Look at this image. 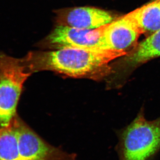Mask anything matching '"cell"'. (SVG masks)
Returning a JSON list of instances; mask_svg holds the SVG:
<instances>
[{"mask_svg": "<svg viewBox=\"0 0 160 160\" xmlns=\"http://www.w3.org/2000/svg\"><path fill=\"white\" fill-rule=\"evenodd\" d=\"M127 52L111 49L62 48L29 52L23 59L34 72L51 71L65 77L96 82L105 80L112 72V61Z\"/></svg>", "mask_w": 160, "mask_h": 160, "instance_id": "cell-1", "label": "cell"}, {"mask_svg": "<svg viewBox=\"0 0 160 160\" xmlns=\"http://www.w3.org/2000/svg\"><path fill=\"white\" fill-rule=\"evenodd\" d=\"M119 160H151L160 149V117L149 120L144 108L119 132Z\"/></svg>", "mask_w": 160, "mask_h": 160, "instance_id": "cell-2", "label": "cell"}, {"mask_svg": "<svg viewBox=\"0 0 160 160\" xmlns=\"http://www.w3.org/2000/svg\"><path fill=\"white\" fill-rule=\"evenodd\" d=\"M32 74L23 58L0 54V127L9 125L17 115L24 86Z\"/></svg>", "mask_w": 160, "mask_h": 160, "instance_id": "cell-3", "label": "cell"}, {"mask_svg": "<svg viewBox=\"0 0 160 160\" xmlns=\"http://www.w3.org/2000/svg\"><path fill=\"white\" fill-rule=\"evenodd\" d=\"M160 57V29L135 46L119 62L112 64V72L106 79V88L116 90L122 88L136 68Z\"/></svg>", "mask_w": 160, "mask_h": 160, "instance_id": "cell-4", "label": "cell"}, {"mask_svg": "<svg viewBox=\"0 0 160 160\" xmlns=\"http://www.w3.org/2000/svg\"><path fill=\"white\" fill-rule=\"evenodd\" d=\"M14 120L19 150L23 160H77L76 153L68 152L46 142L18 114Z\"/></svg>", "mask_w": 160, "mask_h": 160, "instance_id": "cell-5", "label": "cell"}, {"mask_svg": "<svg viewBox=\"0 0 160 160\" xmlns=\"http://www.w3.org/2000/svg\"><path fill=\"white\" fill-rule=\"evenodd\" d=\"M106 25L97 29H83L57 24L40 46L53 50L62 48L106 49L104 42Z\"/></svg>", "mask_w": 160, "mask_h": 160, "instance_id": "cell-6", "label": "cell"}, {"mask_svg": "<svg viewBox=\"0 0 160 160\" xmlns=\"http://www.w3.org/2000/svg\"><path fill=\"white\" fill-rule=\"evenodd\" d=\"M142 33L131 12L106 25L104 34L105 48L126 52Z\"/></svg>", "mask_w": 160, "mask_h": 160, "instance_id": "cell-7", "label": "cell"}, {"mask_svg": "<svg viewBox=\"0 0 160 160\" xmlns=\"http://www.w3.org/2000/svg\"><path fill=\"white\" fill-rule=\"evenodd\" d=\"M57 14L58 24L80 29H97L115 19L109 12L92 7L66 8L58 11Z\"/></svg>", "mask_w": 160, "mask_h": 160, "instance_id": "cell-8", "label": "cell"}, {"mask_svg": "<svg viewBox=\"0 0 160 160\" xmlns=\"http://www.w3.org/2000/svg\"><path fill=\"white\" fill-rule=\"evenodd\" d=\"M132 12L143 33H153L160 30V0H153L132 11Z\"/></svg>", "mask_w": 160, "mask_h": 160, "instance_id": "cell-9", "label": "cell"}, {"mask_svg": "<svg viewBox=\"0 0 160 160\" xmlns=\"http://www.w3.org/2000/svg\"><path fill=\"white\" fill-rule=\"evenodd\" d=\"M14 118L9 125L0 127V160H23L19 150Z\"/></svg>", "mask_w": 160, "mask_h": 160, "instance_id": "cell-10", "label": "cell"}]
</instances>
